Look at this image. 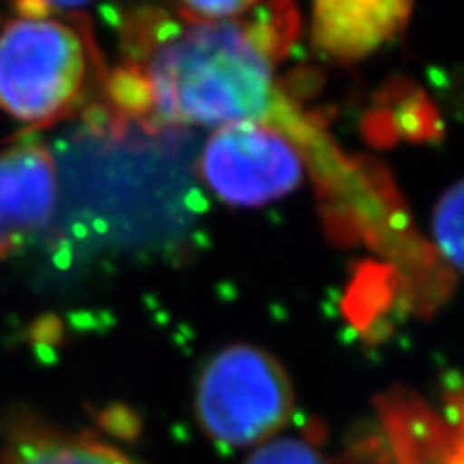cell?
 <instances>
[{
    "label": "cell",
    "instance_id": "cell-9",
    "mask_svg": "<svg viewBox=\"0 0 464 464\" xmlns=\"http://www.w3.org/2000/svg\"><path fill=\"white\" fill-rule=\"evenodd\" d=\"M246 464H332L310 437H276L258 445Z\"/></svg>",
    "mask_w": 464,
    "mask_h": 464
},
{
    "label": "cell",
    "instance_id": "cell-2",
    "mask_svg": "<svg viewBox=\"0 0 464 464\" xmlns=\"http://www.w3.org/2000/svg\"><path fill=\"white\" fill-rule=\"evenodd\" d=\"M91 54L82 34L50 15H20L0 31V108L28 125L69 116L82 102Z\"/></svg>",
    "mask_w": 464,
    "mask_h": 464
},
{
    "label": "cell",
    "instance_id": "cell-3",
    "mask_svg": "<svg viewBox=\"0 0 464 464\" xmlns=\"http://www.w3.org/2000/svg\"><path fill=\"white\" fill-rule=\"evenodd\" d=\"M293 411L286 370L258 346L224 348L208 359L196 382V417L224 448H258L276 439Z\"/></svg>",
    "mask_w": 464,
    "mask_h": 464
},
{
    "label": "cell",
    "instance_id": "cell-4",
    "mask_svg": "<svg viewBox=\"0 0 464 464\" xmlns=\"http://www.w3.org/2000/svg\"><path fill=\"white\" fill-rule=\"evenodd\" d=\"M305 150L293 138L260 123L218 127L200 153L207 189L228 207H265L301 188Z\"/></svg>",
    "mask_w": 464,
    "mask_h": 464
},
{
    "label": "cell",
    "instance_id": "cell-1",
    "mask_svg": "<svg viewBox=\"0 0 464 464\" xmlns=\"http://www.w3.org/2000/svg\"><path fill=\"white\" fill-rule=\"evenodd\" d=\"M295 31L290 0H263L249 17L219 22L150 11L138 17L136 52L110 89L127 114L155 125L260 123L295 138L307 119L276 80Z\"/></svg>",
    "mask_w": 464,
    "mask_h": 464
},
{
    "label": "cell",
    "instance_id": "cell-11",
    "mask_svg": "<svg viewBox=\"0 0 464 464\" xmlns=\"http://www.w3.org/2000/svg\"><path fill=\"white\" fill-rule=\"evenodd\" d=\"M92 0H22L17 7H20L22 15H48L50 11H73Z\"/></svg>",
    "mask_w": 464,
    "mask_h": 464
},
{
    "label": "cell",
    "instance_id": "cell-6",
    "mask_svg": "<svg viewBox=\"0 0 464 464\" xmlns=\"http://www.w3.org/2000/svg\"><path fill=\"white\" fill-rule=\"evenodd\" d=\"M56 207V170L39 144L0 153V256L15 252L50 224Z\"/></svg>",
    "mask_w": 464,
    "mask_h": 464
},
{
    "label": "cell",
    "instance_id": "cell-7",
    "mask_svg": "<svg viewBox=\"0 0 464 464\" xmlns=\"http://www.w3.org/2000/svg\"><path fill=\"white\" fill-rule=\"evenodd\" d=\"M0 464H140L112 445L45 426L15 428L0 450Z\"/></svg>",
    "mask_w": 464,
    "mask_h": 464
},
{
    "label": "cell",
    "instance_id": "cell-10",
    "mask_svg": "<svg viewBox=\"0 0 464 464\" xmlns=\"http://www.w3.org/2000/svg\"><path fill=\"white\" fill-rule=\"evenodd\" d=\"M263 0H179L185 20L219 22L235 20L252 11Z\"/></svg>",
    "mask_w": 464,
    "mask_h": 464
},
{
    "label": "cell",
    "instance_id": "cell-5",
    "mask_svg": "<svg viewBox=\"0 0 464 464\" xmlns=\"http://www.w3.org/2000/svg\"><path fill=\"white\" fill-rule=\"evenodd\" d=\"M413 0H314L312 45L332 63H359L409 24Z\"/></svg>",
    "mask_w": 464,
    "mask_h": 464
},
{
    "label": "cell",
    "instance_id": "cell-8",
    "mask_svg": "<svg viewBox=\"0 0 464 464\" xmlns=\"http://www.w3.org/2000/svg\"><path fill=\"white\" fill-rule=\"evenodd\" d=\"M434 243L443 258L464 274V181L445 191L432 218Z\"/></svg>",
    "mask_w": 464,
    "mask_h": 464
}]
</instances>
